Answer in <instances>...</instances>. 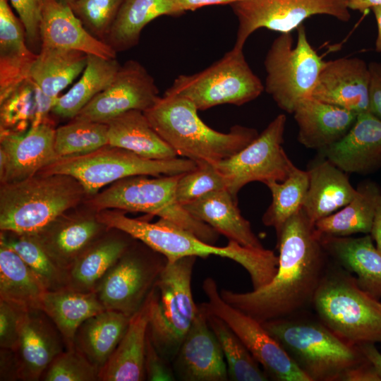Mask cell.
I'll list each match as a JSON object with an SVG mask.
<instances>
[{
  "label": "cell",
  "mask_w": 381,
  "mask_h": 381,
  "mask_svg": "<svg viewBox=\"0 0 381 381\" xmlns=\"http://www.w3.org/2000/svg\"><path fill=\"white\" fill-rule=\"evenodd\" d=\"M265 184L272 199L262 222L265 226L273 227L277 236L286 222L302 209L308 188V174L294 165L283 181H270Z\"/></svg>",
  "instance_id": "41"
},
{
  "label": "cell",
  "mask_w": 381,
  "mask_h": 381,
  "mask_svg": "<svg viewBox=\"0 0 381 381\" xmlns=\"http://www.w3.org/2000/svg\"><path fill=\"white\" fill-rule=\"evenodd\" d=\"M286 121L285 114L277 115L249 145L231 157L213 164L235 200L250 182L283 181L289 174L294 164L282 146Z\"/></svg>",
  "instance_id": "14"
},
{
  "label": "cell",
  "mask_w": 381,
  "mask_h": 381,
  "mask_svg": "<svg viewBox=\"0 0 381 381\" xmlns=\"http://www.w3.org/2000/svg\"><path fill=\"white\" fill-rule=\"evenodd\" d=\"M99 369L76 349H66L49 365L40 380L99 381Z\"/></svg>",
  "instance_id": "46"
},
{
  "label": "cell",
  "mask_w": 381,
  "mask_h": 381,
  "mask_svg": "<svg viewBox=\"0 0 381 381\" xmlns=\"http://www.w3.org/2000/svg\"><path fill=\"white\" fill-rule=\"evenodd\" d=\"M56 101L28 78L0 101V133H23L41 123H52L49 115Z\"/></svg>",
  "instance_id": "31"
},
{
  "label": "cell",
  "mask_w": 381,
  "mask_h": 381,
  "mask_svg": "<svg viewBox=\"0 0 381 381\" xmlns=\"http://www.w3.org/2000/svg\"><path fill=\"white\" fill-rule=\"evenodd\" d=\"M87 54L75 49L42 47L30 76L48 97L59 93L83 72Z\"/></svg>",
  "instance_id": "35"
},
{
  "label": "cell",
  "mask_w": 381,
  "mask_h": 381,
  "mask_svg": "<svg viewBox=\"0 0 381 381\" xmlns=\"http://www.w3.org/2000/svg\"><path fill=\"white\" fill-rule=\"evenodd\" d=\"M347 4L351 10L363 12L375 6H381V0H348Z\"/></svg>",
  "instance_id": "55"
},
{
  "label": "cell",
  "mask_w": 381,
  "mask_h": 381,
  "mask_svg": "<svg viewBox=\"0 0 381 381\" xmlns=\"http://www.w3.org/2000/svg\"><path fill=\"white\" fill-rule=\"evenodd\" d=\"M22 310L0 300V347L16 351L19 337V320Z\"/></svg>",
  "instance_id": "48"
},
{
  "label": "cell",
  "mask_w": 381,
  "mask_h": 381,
  "mask_svg": "<svg viewBox=\"0 0 381 381\" xmlns=\"http://www.w3.org/2000/svg\"><path fill=\"white\" fill-rule=\"evenodd\" d=\"M328 257L339 267L356 274L358 286L377 299L381 298V253L370 234L361 237L318 234Z\"/></svg>",
  "instance_id": "24"
},
{
  "label": "cell",
  "mask_w": 381,
  "mask_h": 381,
  "mask_svg": "<svg viewBox=\"0 0 381 381\" xmlns=\"http://www.w3.org/2000/svg\"><path fill=\"white\" fill-rule=\"evenodd\" d=\"M195 256L167 261L151 291L147 334L159 352L172 363L198 311L192 294Z\"/></svg>",
  "instance_id": "7"
},
{
  "label": "cell",
  "mask_w": 381,
  "mask_h": 381,
  "mask_svg": "<svg viewBox=\"0 0 381 381\" xmlns=\"http://www.w3.org/2000/svg\"><path fill=\"white\" fill-rule=\"evenodd\" d=\"M55 129L52 123H44L23 133H1V184L31 177L59 158Z\"/></svg>",
  "instance_id": "18"
},
{
  "label": "cell",
  "mask_w": 381,
  "mask_h": 381,
  "mask_svg": "<svg viewBox=\"0 0 381 381\" xmlns=\"http://www.w3.org/2000/svg\"><path fill=\"white\" fill-rule=\"evenodd\" d=\"M181 174L155 179L144 175L126 177L92 195L88 202L96 212L112 209L158 216L214 244L219 234L191 216L177 201L176 188Z\"/></svg>",
  "instance_id": "8"
},
{
  "label": "cell",
  "mask_w": 381,
  "mask_h": 381,
  "mask_svg": "<svg viewBox=\"0 0 381 381\" xmlns=\"http://www.w3.org/2000/svg\"><path fill=\"white\" fill-rule=\"evenodd\" d=\"M144 367L146 380H176L171 363L159 353L152 344L147 332Z\"/></svg>",
  "instance_id": "49"
},
{
  "label": "cell",
  "mask_w": 381,
  "mask_h": 381,
  "mask_svg": "<svg viewBox=\"0 0 381 381\" xmlns=\"http://www.w3.org/2000/svg\"><path fill=\"white\" fill-rule=\"evenodd\" d=\"M296 31L295 46L291 32L281 33L272 42L264 61L265 90L280 109L289 114L312 97L325 64L309 42L304 25Z\"/></svg>",
  "instance_id": "10"
},
{
  "label": "cell",
  "mask_w": 381,
  "mask_h": 381,
  "mask_svg": "<svg viewBox=\"0 0 381 381\" xmlns=\"http://www.w3.org/2000/svg\"><path fill=\"white\" fill-rule=\"evenodd\" d=\"M121 66L116 58L106 59L87 54V64L80 79L67 92L57 98L52 114L62 118L73 119L109 85Z\"/></svg>",
  "instance_id": "37"
},
{
  "label": "cell",
  "mask_w": 381,
  "mask_h": 381,
  "mask_svg": "<svg viewBox=\"0 0 381 381\" xmlns=\"http://www.w3.org/2000/svg\"><path fill=\"white\" fill-rule=\"evenodd\" d=\"M320 151L347 174L377 171L381 169V120L370 111L358 114L343 138Z\"/></svg>",
  "instance_id": "21"
},
{
  "label": "cell",
  "mask_w": 381,
  "mask_h": 381,
  "mask_svg": "<svg viewBox=\"0 0 381 381\" xmlns=\"http://www.w3.org/2000/svg\"><path fill=\"white\" fill-rule=\"evenodd\" d=\"M162 16H176L172 0H123L105 42L116 52L136 46L143 29Z\"/></svg>",
  "instance_id": "39"
},
{
  "label": "cell",
  "mask_w": 381,
  "mask_h": 381,
  "mask_svg": "<svg viewBox=\"0 0 381 381\" xmlns=\"http://www.w3.org/2000/svg\"><path fill=\"white\" fill-rule=\"evenodd\" d=\"M370 234L375 242L377 249L381 253V196L376 207Z\"/></svg>",
  "instance_id": "54"
},
{
  "label": "cell",
  "mask_w": 381,
  "mask_h": 381,
  "mask_svg": "<svg viewBox=\"0 0 381 381\" xmlns=\"http://www.w3.org/2000/svg\"><path fill=\"white\" fill-rule=\"evenodd\" d=\"M130 318L107 309L87 318L76 332L74 348L100 370L122 339Z\"/></svg>",
  "instance_id": "34"
},
{
  "label": "cell",
  "mask_w": 381,
  "mask_h": 381,
  "mask_svg": "<svg viewBox=\"0 0 381 381\" xmlns=\"http://www.w3.org/2000/svg\"><path fill=\"white\" fill-rule=\"evenodd\" d=\"M171 364L179 380H229L222 349L208 324L207 313L201 303L198 304L196 317Z\"/></svg>",
  "instance_id": "17"
},
{
  "label": "cell",
  "mask_w": 381,
  "mask_h": 381,
  "mask_svg": "<svg viewBox=\"0 0 381 381\" xmlns=\"http://www.w3.org/2000/svg\"><path fill=\"white\" fill-rule=\"evenodd\" d=\"M59 1H61V2H63V3H64V4H67V5H69V4H71V3H73V2H74V1H77V0H59Z\"/></svg>",
  "instance_id": "57"
},
{
  "label": "cell",
  "mask_w": 381,
  "mask_h": 381,
  "mask_svg": "<svg viewBox=\"0 0 381 381\" xmlns=\"http://www.w3.org/2000/svg\"><path fill=\"white\" fill-rule=\"evenodd\" d=\"M307 171L308 188L302 210L313 224L346 205L357 195L348 174L326 158Z\"/></svg>",
  "instance_id": "28"
},
{
  "label": "cell",
  "mask_w": 381,
  "mask_h": 381,
  "mask_svg": "<svg viewBox=\"0 0 381 381\" xmlns=\"http://www.w3.org/2000/svg\"><path fill=\"white\" fill-rule=\"evenodd\" d=\"M358 346L381 379V353L377 349L375 343H363Z\"/></svg>",
  "instance_id": "53"
},
{
  "label": "cell",
  "mask_w": 381,
  "mask_h": 381,
  "mask_svg": "<svg viewBox=\"0 0 381 381\" xmlns=\"http://www.w3.org/2000/svg\"><path fill=\"white\" fill-rule=\"evenodd\" d=\"M277 238L279 264L270 283L244 293L219 291L226 303L261 323L298 315L312 305L327 271L328 255L302 209L286 222Z\"/></svg>",
  "instance_id": "1"
},
{
  "label": "cell",
  "mask_w": 381,
  "mask_h": 381,
  "mask_svg": "<svg viewBox=\"0 0 381 381\" xmlns=\"http://www.w3.org/2000/svg\"><path fill=\"white\" fill-rule=\"evenodd\" d=\"M202 287L207 298V302L201 303L202 307L229 325L269 379L277 381H310L261 322L231 306L222 298L214 279L207 277Z\"/></svg>",
  "instance_id": "13"
},
{
  "label": "cell",
  "mask_w": 381,
  "mask_h": 381,
  "mask_svg": "<svg viewBox=\"0 0 381 381\" xmlns=\"http://www.w3.org/2000/svg\"><path fill=\"white\" fill-rule=\"evenodd\" d=\"M377 26V35L375 41V50L381 56V6H375L371 8Z\"/></svg>",
  "instance_id": "56"
},
{
  "label": "cell",
  "mask_w": 381,
  "mask_h": 381,
  "mask_svg": "<svg viewBox=\"0 0 381 381\" xmlns=\"http://www.w3.org/2000/svg\"><path fill=\"white\" fill-rule=\"evenodd\" d=\"M159 98L152 75L140 62L128 60L121 66L109 85L72 119L106 123L130 110L144 112Z\"/></svg>",
  "instance_id": "16"
},
{
  "label": "cell",
  "mask_w": 381,
  "mask_h": 381,
  "mask_svg": "<svg viewBox=\"0 0 381 381\" xmlns=\"http://www.w3.org/2000/svg\"><path fill=\"white\" fill-rule=\"evenodd\" d=\"M348 0H243L231 4L238 26L234 47L243 49L255 31L267 28L280 33L291 32L307 18L327 15L349 22Z\"/></svg>",
  "instance_id": "15"
},
{
  "label": "cell",
  "mask_w": 381,
  "mask_h": 381,
  "mask_svg": "<svg viewBox=\"0 0 381 381\" xmlns=\"http://www.w3.org/2000/svg\"><path fill=\"white\" fill-rule=\"evenodd\" d=\"M176 16L188 11H195L200 8L222 4H232L243 0H172Z\"/></svg>",
  "instance_id": "52"
},
{
  "label": "cell",
  "mask_w": 381,
  "mask_h": 381,
  "mask_svg": "<svg viewBox=\"0 0 381 381\" xmlns=\"http://www.w3.org/2000/svg\"><path fill=\"white\" fill-rule=\"evenodd\" d=\"M357 190L356 197L341 210L315 223L318 234L343 237L370 233L381 189L376 183L367 181Z\"/></svg>",
  "instance_id": "36"
},
{
  "label": "cell",
  "mask_w": 381,
  "mask_h": 381,
  "mask_svg": "<svg viewBox=\"0 0 381 381\" xmlns=\"http://www.w3.org/2000/svg\"><path fill=\"white\" fill-rule=\"evenodd\" d=\"M84 195L80 183L64 174H37L1 183V231L35 234L77 205Z\"/></svg>",
  "instance_id": "5"
},
{
  "label": "cell",
  "mask_w": 381,
  "mask_h": 381,
  "mask_svg": "<svg viewBox=\"0 0 381 381\" xmlns=\"http://www.w3.org/2000/svg\"><path fill=\"white\" fill-rule=\"evenodd\" d=\"M196 164L194 169L181 174L178 179L176 195L182 206L209 192L226 189L223 177L212 163Z\"/></svg>",
  "instance_id": "45"
},
{
  "label": "cell",
  "mask_w": 381,
  "mask_h": 381,
  "mask_svg": "<svg viewBox=\"0 0 381 381\" xmlns=\"http://www.w3.org/2000/svg\"><path fill=\"white\" fill-rule=\"evenodd\" d=\"M0 380H19L18 361L13 350H0Z\"/></svg>",
  "instance_id": "51"
},
{
  "label": "cell",
  "mask_w": 381,
  "mask_h": 381,
  "mask_svg": "<svg viewBox=\"0 0 381 381\" xmlns=\"http://www.w3.org/2000/svg\"><path fill=\"white\" fill-rule=\"evenodd\" d=\"M108 145L123 148L148 159H169L176 153L161 138L143 111L130 110L106 122Z\"/></svg>",
  "instance_id": "32"
},
{
  "label": "cell",
  "mask_w": 381,
  "mask_h": 381,
  "mask_svg": "<svg viewBox=\"0 0 381 381\" xmlns=\"http://www.w3.org/2000/svg\"><path fill=\"white\" fill-rule=\"evenodd\" d=\"M262 324L310 381H344L351 370L368 362L358 346L319 319L296 315Z\"/></svg>",
  "instance_id": "4"
},
{
  "label": "cell",
  "mask_w": 381,
  "mask_h": 381,
  "mask_svg": "<svg viewBox=\"0 0 381 381\" xmlns=\"http://www.w3.org/2000/svg\"><path fill=\"white\" fill-rule=\"evenodd\" d=\"M134 240L118 229H114V233L103 234L78 257L68 270V288L85 293L95 291L104 275Z\"/></svg>",
  "instance_id": "30"
},
{
  "label": "cell",
  "mask_w": 381,
  "mask_h": 381,
  "mask_svg": "<svg viewBox=\"0 0 381 381\" xmlns=\"http://www.w3.org/2000/svg\"><path fill=\"white\" fill-rule=\"evenodd\" d=\"M123 0H77L69 7L85 28L105 42Z\"/></svg>",
  "instance_id": "44"
},
{
  "label": "cell",
  "mask_w": 381,
  "mask_h": 381,
  "mask_svg": "<svg viewBox=\"0 0 381 381\" xmlns=\"http://www.w3.org/2000/svg\"><path fill=\"white\" fill-rule=\"evenodd\" d=\"M40 37L41 47L75 49L106 59L116 58L117 52L92 36L69 6L59 0H43Z\"/></svg>",
  "instance_id": "22"
},
{
  "label": "cell",
  "mask_w": 381,
  "mask_h": 381,
  "mask_svg": "<svg viewBox=\"0 0 381 381\" xmlns=\"http://www.w3.org/2000/svg\"><path fill=\"white\" fill-rule=\"evenodd\" d=\"M0 243L21 258L46 291L68 288V271L53 261L33 235L1 231Z\"/></svg>",
  "instance_id": "40"
},
{
  "label": "cell",
  "mask_w": 381,
  "mask_h": 381,
  "mask_svg": "<svg viewBox=\"0 0 381 381\" xmlns=\"http://www.w3.org/2000/svg\"><path fill=\"white\" fill-rule=\"evenodd\" d=\"M206 313L208 324L222 349L229 380L232 381L270 380L260 364L229 325L219 317L207 311Z\"/></svg>",
  "instance_id": "42"
},
{
  "label": "cell",
  "mask_w": 381,
  "mask_h": 381,
  "mask_svg": "<svg viewBox=\"0 0 381 381\" xmlns=\"http://www.w3.org/2000/svg\"><path fill=\"white\" fill-rule=\"evenodd\" d=\"M108 229L95 214H63L32 235L59 267L68 271L78 257Z\"/></svg>",
  "instance_id": "23"
},
{
  "label": "cell",
  "mask_w": 381,
  "mask_h": 381,
  "mask_svg": "<svg viewBox=\"0 0 381 381\" xmlns=\"http://www.w3.org/2000/svg\"><path fill=\"white\" fill-rule=\"evenodd\" d=\"M138 241L109 268L95 289L105 309L130 318L143 306L167 263L163 255Z\"/></svg>",
  "instance_id": "12"
},
{
  "label": "cell",
  "mask_w": 381,
  "mask_h": 381,
  "mask_svg": "<svg viewBox=\"0 0 381 381\" xmlns=\"http://www.w3.org/2000/svg\"><path fill=\"white\" fill-rule=\"evenodd\" d=\"M194 218L207 224L229 241L255 249L265 248L226 189L209 192L183 205Z\"/></svg>",
  "instance_id": "27"
},
{
  "label": "cell",
  "mask_w": 381,
  "mask_h": 381,
  "mask_svg": "<svg viewBox=\"0 0 381 381\" xmlns=\"http://www.w3.org/2000/svg\"><path fill=\"white\" fill-rule=\"evenodd\" d=\"M264 90L243 49L233 47L202 71L178 75L164 93L184 97L203 111L224 104L241 106L255 99Z\"/></svg>",
  "instance_id": "11"
},
{
  "label": "cell",
  "mask_w": 381,
  "mask_h": 381,
  "mask_svg": "<svg viewBox=\"0 0 381 381\" xmlns=\"http://www.w3.org/2000/svg\"><path fill=\"white\" fill-rule=\"evenodd\" d=\"M370 80L369 90V111L381 120V63L368 64Z\"/></svg>",
  "instance_id": "50"
},
{
  "label": "cell",
  "mask_w": 381,
  "mask_h": 381,
  "mask_svg": "<svg viewBox=\"0 0 381 381\" xmlns=\"http://www.w3.org/2000/svg\"><path fill=\"white\" fill-rule=\"evenodd\" d=\"M8 1L24 25L28 47L38 54L41 49L40 22L43 0Z\"/></svg>",
  "instance_id": "47"
},
{
  "label": "cell",
  "mask_w": 381,
  "mask_h": 381,
  "mask_svg": "<svg viewBox=\"0 0 381 381\" xmlns=\"http://www.w3.org/2000/svg\"><path fill=\"white\" fill-rule=\"evenodd\" d=\"M95 216L107 228L126 233L163 255L169 262L188 256L217 255L230 259L248 272L253 289L267 285L277 271L279 258L270 250L247 248L233 241H229L226 246H215L168 220L160 218L151 223L128 217L119 210H103Z\"/></svg>",
  "instance_id": "2"
},
{
  "label": "cell",
  "mask_w": 381,
  "mask_h": 381,
  "mask_svg": "<svg viewBox=\"0 0 381 381\" xmlns=\"http://www.w3.org/2000/svg\"><path fill=\"white\" fill-rule=\"evenodd\" d=\"M37 57L27 44L24 25L8 0H0V101L29 78Z\"/></svg>",
  "instance_id": "26"
},
{
  "label": "cell",
  "mask_w": 381,
  "mask_h": 381,
  "mask_svg": "<svg viewBox=\"0 0 381 381\" xmlns=\"http://www.w3.org/2000/svg\"><path fill=\"white\" fill-rule=\"evenodd\" d=\"M298 126V141L304 147L322 150L343 138L358 114L309 97L294 111Z\"/></svg>",
  "instance_id": "25"
},
{
  "label": "cell",
  "mask_w": 381,
  "mask_h": 381,
  "mask_svg": "<svg viewBox=\"0 0 381 381\" xmlns=\"http://www.w3.org/2000/svg\"><path fill=\"white\" fill-rule=\"evenodd\" d=\"M188 99L164 93L144 111L149 123L178 156L195 163H217L241 151L259 135L256 129L240 125L228 133L217 131L198 116Z\"/></svg>",
  "instance_id": "3"
},
{
  "label": "cell",
  "mask_w": 381,
  "mask_h": 381,
  "mask_svg": "<svg viewBox=\"0 0 381 381\" xmlns=\"http://www.w3.org/2000/svg\"><path fill=\"white\" fill-rule=\"evenodd\" d=\"M45 291L21 258L0 243V300L22 310L40 308Z\"/></svg>",
  "instance_id": "38"
},
{
  "label": "cell",
  "mask_w": 381,
  "mask_h": 381,
  "mask_svg": "<svg viewBox=\"0 0 381 381\" xmlns=\"http://www.w3.org/2000/svg\"><path fill=\"white\" fill-rule=\"evenodd\" d=\"M40 308L61 332L66 349L74 348L75 336L80 325L105 310L95 291L85 293L70 288L45 291Z\"/></svg>",
  "instance_id": "33"
},
{
  "label": "cell",
  "mask_w": 381,
  "mask_h": 381,
  "mask_svg": "<svg viewBox=\"0 0 381 381\" xmlns=\"http://www.w3.org/2000/svg\"><path fill=\"white\" fill-rule=\"evenodd\" d=\"M191 159L175 157L153 159L123 148L107 145L93 152L59 157L37 174H64L77 179L86 195H94L107 184L140 175H176L194 169Z\"/></svg>",
  "instance_id": "9"
},
{
  "label": "cell",
  "mask_w": 381,
  "mask_h": 381,
  "mask_svg": "<svg viewBox=\"0 0 381 381\" xmlns=\"http://www.w3.org/2000/svg\"><path fill=\"white\" fill-rule=\"evenodd\" d=\"M107 145L106 123L71 119L55 129L54 149L58 157L87 154Z\"/></svg>",
  "instance_id": "43"
},
{
  "label": "cell",
  "mask_w": 381,
  "mask_h": 381,
  "mask_svg": "<svg viewBox=\"0 0 381 381\" xmlns=\"http://www.w3.org/2000/svg\"><path fill=\"white\" fill-rule=\"evenodd\" d=\"M312 306L318 319L345 341L356 346L381 343V302L341 267L327 269Z\"/></svg>",
  "instance_id": "6"
},
{
  "label": "cell",
  "mask_w": 381,
  "mask_h": 381,
  "mask_svg": "<svg viewBox=\"0 0 381 381\" xmlns=\"http://www.w3.org/2000/svg\"><path fill=\"white\" fill-rule=\"evenodd\" d=\"M66 349L64 338L41 308L22 311L15 353L19 380L39 381L51 362Z\"/></svg>",
  "instance_id": "19"
},
{
  "label": "cell",
  "mask_w": 381,
  "mask_h": 381,
  "mask_svg": "<svg viewBox=\"0 0 381 381\" xmlns=\"http://www.w3.org/2000/svg\"><path fill=\"white\" fill-rule=\"evenodd\" d=\"M150 307V294L143 306L131 317L122 339L100 369L99 381L146 380L144 363Z\"/></svg>",
  "instance_id": "29"
},
{
  "label": "cell",
  "mask_w": 381,
  "mask_h": 381,
  "mask_svg": "<svg viewBox=\"0 0 381 381\" xmlns=\"http://www.w3.org/2000/svg\"><path fill=\"white\" fill-rule=\"evenodd\" d=\"M368 64L358 57L325 61L312 97L357 114L369 111Z\"/></svg>",
  "instance_id": "20"
}]
</instances>
